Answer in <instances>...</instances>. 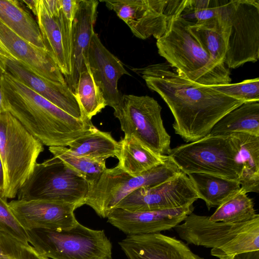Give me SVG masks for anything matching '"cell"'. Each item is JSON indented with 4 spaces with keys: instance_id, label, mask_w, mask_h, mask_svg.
Segmentation results:
<instances>
[{
    "instance_id": "cell-1",
    "label": "cell",
    "mask_w": 259,
    "mask_h": 259,
    "mask_svg": "<svg viewBox=\"0 0 259 259\" xmlns=\"http://www.w3.org/2000/svg\"><path fill=\"white\" fill-rule=\"evenodd\" d=\"M131 69L166 103L174 117L175 133L186 142L208 135L223 116L244 103L189 80L167 62Z\"/></svg>"
},
{
    "instance_id": "cell-2",
    "label": "cell",
    "mask_w": 259,
    "mask_h": 259,
    "mask_svg": "<svg viewBox=\"0 0 259 259\" xmlns=\"http://www.w3.org/2000/svg\"><path fill=\"white\" fill-rule=\"evenodd\" d=\"M3 105L44 145L67 147L97 128L90 120L78 119L25 84L7 71L1 82Z\"/></svg>"
},
{
    "instance_id": "cell-3",
    "label": "cell",
    "mask_w": 259,
    "mask_h": 259,
    "mask_svg": "<svg viewBox=\"0 0 259 259\" xmlns=\"http://www.w3.org/2000/svg\"><path fill=\"white\" fill-rule=\"evenodd\" d=\"M190 21L181 15L168 21L163 35L157 39L159 54L181 76L203 85L230 83V69L215 62L191 31Z\"/></svg>"
},
{
    "instance_id": "cell-4",
    "label": "cell",
    "mask_w": 259,
    "mask_h": 259,
    "mask_svg": "<svg viewBox=\"0 0 259 259\" xmlns=\"http://www.w3.org/2000/svg\"><path fill=\"white\" fill-rule=\"evenodd\" d=\"M168 158L186 175L204 173L239 182L241 165L235 136L208 134L171 149Z\"/></svg>"
},
{
    "instance_id": "cell-5",
    "label": "cell",
    "mask_w": 259,
    "mask_h": 259,
    "mask_svg": "<svg viewBox=\"0 0 259 259\" xmlns=\"http://www.w3.org/2000/svg\"><path fill=\"white\" fill-rule=\"evenodd\" d=\"M44 145L11 113L0 114V157L4 183L2 196L13 199L32 173Z\"/></svg>"
},
{
    "instance_id": "cell-6",
    "label": "cell",
    "mask_w": 259,
    "mask_h": 259,
    "mask_svg": "<svg viewBox=\"0 0 259 259\" xmlns=\"http://www.w3.org/2000/svg\"><path fill=\"white\" fill-rule=\"evenodd\" d=\"M187 244L220 249L227 255L259 250V215L241 223L211 222L193 212L174 228Z\"/></svg>"
},
{
    "instance_id": "cell-7",
    "label": "cell",
    "mask_w": 259,
    "mask_h": 259,
    "mask_svg": "<svg viewBox=\"0 0 259 259\" xmlns=\"http://www.w3.org/2000/svg\"><path fill=\"white\" fill-rule=\"evenodd\" d=\"M28 242L50 259H112V245L103 230L89 228L79 222L68 230L27 231Z\"/></svg>"
},
{
    "instance_id": "cell-8",
    "label": "cell",
    "mask_w": 259,
    "mask_h": 259,
    "mask_svg": "<svg viewBox=\"0 0 259 259\" xmlns=\"http://www.w3.org/2000/svg\"><path fill=\"white\" fill-rule=\"evenodd\" d=\"M90 183L58 158L37 163L17 193V199L44 200L85 204Z\"/></svg>"
},
{
    "instance_id": "cell-9",
    "label": "cell",
    "mask_w": 259,
    "mask_h": 259,
    "mask_svg": "<svg viewBox=\"0 0 259 259\" xmlns=\"http://www.w3.org/2000/svg\"><path fill=\"white\" fill-rule=\"evenodd\" d=\"M181 172L177 165L168 158L135 177L128 175L117 165L107 168L97 180L90 183L85 204L92 207L99 216L106 218L122 199L134 191L141 187L159 185Z\"/></svg>"
},
{
    "instance_id": "cell-10",
    "label": "cell",
    "mask_w": 259,
    "mask_h": 259,
    "mask_svg": "<svg viewBox=\"0 0 259 259\" xmlns=\"http://www.w3.org/2000/svg\"><path fill=\"white\" fill-rule=\"evenodd\" d=\"M162 108L148 96L122 95L114 115L124 135L133 136L154 152L167 155L171 149L170 136L161 117Z\"/></svg>"
},
{
    "instance_id": "cell-11",
    "label": "cell",
    "mask_w": 259,
    "mask_h": 259,
    "mask_svg": "<svg viewBox=\"0 0 259 259\" xmlns=\"http://www.w3.org/2000/svg\"><path fill=\"white\" fill-rule=\"evenodd\" d=\"M141 39L153 36L156 39L165 33L169 20L181 15L184 10L181 0H102Z\"/></svg>"
},
{
    "instance_id": "cell-12",
    "label": "cell",
    "mask_w": 259,
    "mask_h": 259,
    "mask_svg": "<svg viewBox=\"0 0 259 259\" xmlns=\"http://www.w3.org/2000/svg\"><path fill=\"white\" fill-rule=\"evenodd\" d=\"M230 31L224 64L236 69L259 58V0H231Z\"/></svg>"
},
{
    "instance_id": "cell-13",
    "label": "cell",
    "mask_w": 259,
    "mask_h": 259,
    "mask_svg": "<svg viewBox=\"0 0 259 259\" xmlns=\"http://www.w3.org/2000/svg\"><path fill=\"white\" fill-rule=\"evenodd\" d=\"M199 198L193 183L181 171L159 185L136 189L122 199L115 208L130 211L169 209L192 205Z\"/></svg>"
},
{
    "instance_id": "cell-14",
    "label": "cell",
    "mask_w": 259,
    "mask_h": 259,
    "mask_svg": "<svg viewBox=\"0 0 259 259\" xmlns=\"http://www.w3.org/2000/svg\"><path fill=\"white\" fill-rule=\"evenodd\" d=\"M15 217L26 231L37 229L68 230L75 226L76 204L44 200H14L8 202Z\"/></svg>"
},
{
    "instance_id": "cell-15",
    "label": "cell",
    "mask_w": 259,
    "mask_h": 259,
    "mask_svg": "<svg viewBox=\"0 0 259 259\" xmlns=\"http://www.w3.org/2000/svg\"><path fill=\"white\" fill-rule=\"evenodd\" d=\"M194 210L193 205L177 208L130 211L113 209L106 218L109 223L127 235L158 233L174 228Z\"/></svg>"
},
{
    "instance_id": "cell-16",
    "label": "cell",
    "mask_w": 259,
    "mask_h": 259,
    "mask_svg": "<svg viewBox=\"0 0 259 259\" xmlns=\"http://www.w3.org/2000/svg\"><path fill=\"white\" fill-rule=\"evenodd\" d=\"M88 60L93 78L106 105L115 109L120 104L122 97L117 88L118 81L122 75L131 74L120 60L103 45L95 32L91 38Z\"/></svg>"
},
{
    "instance_id": "cell-17",
    "label": "cell",
    "mask_w": 259,
    "mask_h": 259,
    "mask_svg": "<svg viewBox=\"0 0 259 259\" xmlns=\"http://www.w3.org/2000/svg\"><path fill=\"white\" fill-rule=\"evenodd\" d=\"M97 0H78L72 36L71 72L65 78L74 94L80 73L89 67V50L97 17Z\"/></svg>"
},
{
    "instance_id": "cell-18",
    "label": "cell",
    "mask_w": 259,
    "mask_h": 259,
    "mask_svg": "<svg viewBox=\"0 0 259 259\" xmlns=\"http://www.w3.org/2000/svg\"><path fill=\"white\" fill-rule=\"evenodd\" d=\"M118 244L128 259H204L188 244L160 233L127 235Z\"/></svg>"
},
{
    "instance_id": "cell-19",
    "label": "cell",
    "mask_w": 259,
    "mask_h": 259,
    "mask_svg": "<svg viewBox=\"0 0 259 259\" xmlns=\"http://www.w3.org/2000/svg\"><path fill=\"white\" fill-rule=\"evenodd\" d=\"M4 61L7 71L18 80L72 116L88 119L83 115L75 95L66 83L44 78L16 60L4 58Z\"/></svg>"
},
{
    "instance_id": "cell-20",
    "label": "cell",
    "mask_w": 259,
    "mask_h": 259,
    "mask_svg": "<svg viewBox=\"0 0 259 259\" xmlns=\"http://www.w3.org/2000/svg\"><path fill=\"white\" fill-rule=\"evenodd\" d=\"M0 40L15 60L35 74L52 81L66 83L59 67L46 49L22 38L1 21Z\"/></svg>"
},
{
    "instance_id": "cell-21",
    "label": "cell",
    "mask_w": 259,
    "mask_h": 259,
    "mask_svg": "<svg viewBox=\"0 0 259 259\" xmlns=\"http://www.w3.org/2000/svg\"><path fill=\"white\" fill-rule=\"evenodd\" d=\"M118 142L117 165L132 176L141 175L168 158L167 155L154 152L133 136L124 135Z\"/></svg>"
},
{
    "instance_id": "cell-22",
    "label": "cell",
    "mask_w": 259,
    "mask_h": 259,
    "mask_svg": "<svg viewBox=\"0 0 259 259\" xmlns=\"http://www.w3.org/2000/svg\"><path fill=\"white\" fill-rule=\"evenodd\" d=\"M37 23L43 42L48 52L59 67L65 78L71 74L64 50L58 17L48 9L45 0H36Z\"/></svg>"
},
{
    "instance_id": "cell-23",
    "label": "cell",
    "mask_w": 259,
    "mask_h": 259,
    "mask_svg": "<svg viewBox=\"0 0 259 259\" xmlns=\"http://www.w3.org/2000/svg\"><path fill=\"white\" fill-rule=\"evenodd\" d=\"M0 21L22 38L46 49L37 21L21 1L0 0Z\"/></svg>"
},
{
    "instance_id": "cell-24",
    "label": "cell",
    "mask_w": 259,
    "mask_h": 259,
    "mask_svg": "<svg viewBox=\"0 0 259 259\" xmlns=\"http://www.w3.org/2000/svg\"><path fill=\"white\" fill-rule=\"evenodd\" d=\"M239 146L241 172L239 182L245 193L259 192V136L233 133Z\"/></svg>"
},
{
    "instance_id": "cell-25",
    "label": "cell",
    "mask_w": 259,
    "mask_h": 259,
    "mask_svg": "<svg viewBox=\"0 0 259 259\" xmlns=\"http://www.w3.org/2000/svg\"><path fill=\"white\" fill-rule=\"evenodd\" d=\"M187 176L199 198L204 201L208 210L218 207L241 190L240 184L237 181L204 173H193Z\"/></svg>"
},
{
    "instance_id": "cell-26",
    "label": "cell",
    "mask_w": 259,
    "mask_h": 259,
    "mask_svg": "<svg viewBox=\"0 0 259 259\" xmlns=\"http://www.w3.org/2000/svg\"><path fill=\"white\" fill-rule=\"evenodd\" d=\"M235 133L259 136V102H244L223 116L209 134L228 135Z\"/></svg>"
},
{
    "instance_id": "cell-27",
    "label": "cell",
    "mask_w": 259,
    "mask_h": 259,
    "mask_svg": "<svg viewBox=\"0 0 259 259\" xmlns=\"http://www.w3.org/2000/svg\"><path fill=\"white\" fill-rule=\"evenodd\" d=\"M189 27L213 60L219 64L225 65L231 27L230 11L220 18L215 27L198 26L190 21Z\"/></svg>"
},
{
    "instance_id": "cell-28",
    "label": "cell",
    "mask_w": 259,
    "mask_h": 259,
    "mask_svg": "<svg viewBox=\"0 0 259 259\" xmlns=\"http://www.w3.org/2000/svg\"><path fill=\"white\" fill-rule=\"evenodd\" d=\"M68 147L76 154L100 161L109 157L117 158L119 152V142L113 138L111 133L97 128L73 141Z\"/></svg>"
},
{
    "instance_id": "cell-29",
    "label": "cell",
    "mask_w": 259,
    "mask_h": 259,
    "mask_svg": "<svg viewBox=\"0 0 259 259\" xmlns=\"http://www.w3.org/2000/svg\"><path fill=\"white\" fill-rule=\"evenodd\" d=\"M258 214L254 208L252 200L241 190L217 207L209 220L211 222L241 223L249 221Z\"/></svg>"
},
{
    "instance_id": "cell-30",
    "label": "cell",
    "mask_w": 259,
    "mask_h": 259,
    "mask_svg": "<svg viewBox=\"0 0 259 259\" xmlns=\"http://www.w3.org/2000/svg\"><path fill=\"white\" fill-rule=\"evenodd\" d=\"M74 95L83 115L89 120L107 106L90 67L80 73Z\"/></svg>"
},
{
    "instance_id": "cell-31",
    "label": "cell",
    "mask_w": 259,
    "mask_h": 259,
    "mask_svg": "<svg viewBox=\"0 0 259 259\" xmlns=\"http://www.w3.org/2000/svg\"><path fill=\"white\" fill-rule=\"evenodd\" d=\"M49 150L54 157L61 159L90 183L97 180L107 169L105 160H97L76 154L67 147H50Z\"/></svg>"
},
{
    "instance_id": "cell-32",
    "label": "cell",
    "mask_w": 259,
    "mask_h": 259,
    "mask_svg": "<svg viewBox=\"0 0 259 259\" xmlns=\"http://www.w3.org/2000/svg\"><path fill=\"white\" fill-rule=\"evenodd\" d=\"M229 2V0H189L186 10L192 11L196 25L213 27L218 24Z\"/></svg>"
},
{
    "instance_id": "cell-33",
    "label": "cell",
    "mask_w": 259,
    "mask_h": 259,
    "mask_svg": "<svg viewBox=\"0 0 259 259\" xmlns=\"http://www.w3.org/2000/svg\"><path fill=\"white\" fill-rule=\"evenodd\" d=\"M78 2V0H61L58 17L65 55L71 72L73 23Z\"/></svg>"
},
{
    "instance_id": "cell-34",
    "label": "cell",
    "mask_w": 259,
    "mask_h": 259,
    "mask_svg": "<svg viewBox=\"0 0 259 259\" xmlns=\"http://www.w3.org/2000/svg\"><path fill=\"white\" fill-rule=\"evenodd\" d=\"M0 259H50L38 253L29 244L0 232Z\"/></svg>"
},
{
    "instance_id": "cell-35",
    "label": "cell",
    "mask_w": 259,
    "mask_h": 259,
    "mask_svg": "<svg viewBox=\"0 0 259 259\" xmlns=\"http://www.w3.org/2000/svg\"><path fill=\"white\" fill-rule=\"evenodd\" d=\"M215 91L244 102H259V78L244 80L240 82L209 85Z\"/></svg>"
},
{
    "instance_id": "cell-36",
    "label": "cell",
    "mask_w": 259,
    "mask_h": 259,
    "mask_svg": "<svg viewBox=\"0 0 259 259\" xmlns=\"http://www.w3.org/2000/svg\"><path fill=\"white\" fill-rule=\"evenodd\" d=\"M0 232L5 233L17 240L29 244L26 231L20 225L11 210L7 199L0 192Z\"/></svg>"
},
{
    "instance_id": "cell-37",
    "label": "cell",
    "mask_w": 259,
    "mask_h": 259,
    "mask_svg": "<svg viewBox=\"0 0 259 259\" xmlns=\"http://www.w3.org/2000/svg\"><path fill=\"white\" fill-rule=\"evenodd\" d=\"M233 259H259V250L237 254Z\"/></svg>"
},
{
    "instance_id": "cell-38",
    "label": "cell",
    "mask_w": 259,
    "mask_h": 259,
    "mask_svg": "<svg viewBox=\"0 0 259 259\" xmlns=\"http://www.w3.org/2000/svg\"><path fill=\"white\" fill-rule=\"evenodd\" d=\"M210 253L212 255L215 256L220 259H233L235 256L234 255H227L223 251L217 248H212Z\"/></svg>"
},
{
    "instance_id": "cell-39",
    "label": "cell",
    "mask_w": 259,
    "mask_h": 259,
    "mask_svg": "<svg viewBox=\"0 0 259 259\" xmlns=\"http://www.w3.org/2000/svg\"><path fill=\"white\" fill-rule=\"evenodd\" d=\"M0 57H3L4 58H9L11 59H14V57L10 54L9 51L3 44L0 40ZM15 60V59H14Z\"/></svg>"
},
{
    "instance_id": "cell-40",
    "label": "cell",
    "mask_w": 259,
    "mask_h": 259,
    "mask_svg": "<svg viewBox=\"0 0 259 259\" xmlns=\"http://www.w3.org/2000/svg\"><path fill=\"white\" fill-rule=\"evenodd\" d=\"M21 1L27 6L35 15L36 13V0H22Z\"/></svg>"
},
{
    "instance_id": "cell-41",
    "label": "cell",
    "mask_w": 259,
    "mask_h": 259,
    "mask_svg": "<svg viewBox=\"0 0 259 259\" xmlns=\"http://www.w3.org/2000/svg\"><path fill=\"white\" fill-rule=\"evenodd\" d=\"M4 183V174L3 166L2 162V160L0 157V192H2L3 190Z\"/></svg>"
},
{
    "instance_id": "cell-42",
    "label": "cell",
    "mask_w": 259,
    "mask_h": 259,
    "mask_svg": "<svg viewBox=\"0 0 259 259\" xmlns=\"http://www.w3.org/2000/svg\"><path fill=\"white\" fill-rule=\"evenodd\" d=\"M7 71L4 57H0V82L3 74Z\"/></svg>"
}]
</instances>
